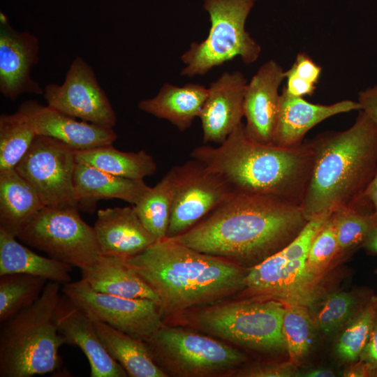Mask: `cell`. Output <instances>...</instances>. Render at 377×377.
<instances>
[{
  "mask_svg": "<svg viewBox=\"0 0 377 377\" xmlns=\"http://www.w3.org/2000/svg\"><path fill=\"white\" fill-rule=\"evenodd\" d=\"M308 220L279 197L236 192L175 240L239 266L259 263L288 244Z\"/></svg>",
  "mask_w": 377,
  "mask_h": 377,
  "instance_id": "1",
  "label": "cell"
},
{
  "mask_svg": "<svg viewBox=\"0 0 377 377\" xmlns=\"http://www.w3.org/2000/svg\"><path fill=\"white\" fill-rule=\"evenodd\" d=\"M126 260L159 300L163 319L216 304L244 288L247 270L165 237Z\"/></svg>",
  "mask_w": 377,
  "mask_h": 377,
  "instance_id": "2",
  "label": "cell"
},
{
  "mask_svg": "<svg viewBox=\"0 0 377 377\" xmlns=\"http://www.w3.org/2000/svg\"><path fill=\"white\" fill-rule=\"evenodd\" d=\"M238 192L272 195L301 207L309 185L313 151L309 141L293 147L256 142L241 123L218 147L190 153Z\"/></svg>",
  "mask_w": 377,
  "mask_h": 377,
  "instance_id": "3",
  "label": "cell"
},
{
  "mask_svg": "<svg viewBox=\"0 0 377 377\" xmlns=\"http://www.w3.org/2000/svg\"><path fill=\"white\" fill-rule=\"evenodd\" d=\"M313 163L301 205L309 221L348 205L377 173V126L362 110L344 131H327L309 140Z\"/></svg>",
  "mask_w": 377,
  "mask_h": 377,
  "instance_id": "4",
  "label": "cell"
},
{
  "mask_svg": "<svg viewBox=\"0 0 377 377\" xmlns=\"http://www.w3.org/2000/svg\"><path fill=\"white\" fill-rule=\"evenodd\" d=\"M61 291V283L48 281L33 304L1 323L0 377H31L59 368L65 341L55 314Z\"/></svg>",
  "mask_w": 377,
  "mask_h": 377,
  "instance_id": "5",
  "label": "cell"
},
{
  "mask_svg": "<svg viewBox=\"0 0 377 377\" xmlns=\"http://www.w3.org/2000/svg\"><path fill=\"white\" fill-rule=\"evenodd\" d=\"M256 1L203 0L211 23L209 34L205 40L192 42L181 56L185 66L180 75L188 77L204 75L237 57L246 65L257 61L261 46L245 29Z\"/></svg>",
  "mask_w": 377,
  "mask_h": 377,
  "instance_id": "6",
  "label": "cell"
},
{
  "mask_svg": "<svg viewBox=\"0 0 377 377\" xmlns=\"http://www.w3.org/2000/svg\"><path fill=\"white\" fill-rule=\"evenodd\" d=\"M285 303L248 300L216 303L195 311L191 323L217 338L255 350L272 353L285 348L282 322Z\"/></svg>",
  "mask_w": 377,
  "mask_h": 377,
  "instance_id": "7",
  "label": "cell"
},
{
  "mask_svg": "<svg viewBox=\"0 0 377 377\" xmlns=\"http://www.w3.org/2000/svg\"><path fill=\"white\" fill-rule=\"evenodd\" d=\"M145 341L154 361L168 376L230 374L246 361L243 353L223 342L164 323Z\"/></svg>",
  "mask_w": 377,
  "mask_h": 377,
  "instance_id": "8",
  "label": "cell"
},
{
  "mask_svg": "<svg viewBox=\"0 0 377 377\" xmlns=\"http://www.w3.org/2000/svg\"><path fill=\"white\" fill-rule=\"evenodd\" d=\"M78 210L45 207L17 238L80 270L89 268L101 251L94 226L80 217Z\"/></svg>",
  "mask_w": 377,
  "mask_h": 377,
  "instance_id": "9",
  "label": "cell"
},
{
  "mask_svg": "<svg viewBox=\"0 0 377 377\" xmlns=\"http://www.w3.org/2000/svg\"><path fill=\"white\" fill-rule=\"evenodd\" d=\"M169 171L173 186L169 238L188 230L237 192L219 174L194 158Z\"/></svg>",
  "mask_w": 377,
  "mask_h": 377,
  "instance_id": "10",
  "label": "cell"
},
{
  "mask_svg": "<svg viewBox=\"0 0 377 377\" xmlns=\"http://www.w3.org/2000/svg\"><path fill=\"white\" fill-rule=\"evenodd\" d=\"M75 150L52 138L37 135L15 167L45 207L77 208L73 186Z\"/></svg>",
  "mask_w": 377,
  "mask_h": 377,
  "instance_id": "11",
  "label": "cell"
},
{
  "mask_svg": "<svg viewBox=\"0 0 377 377\" xmlns=\"http://www.w3.org/2000/svg\"><path fill=\"white\" fill-rule=\"evenodd\" d=\"M61 292L94 321L106 323L143 341L163 324L159 304L151 300L98 292L82 279L63 284Z\"/></svg>",
  "mask_w": 377,
  "mask_h": 377,
  "instance_id": "12",
  "label": "cell"
},
{
  "mask_svg": "<svg viewBox=\"0 0 377 377\" xmlns=\"http://www.w3.org/2000/svg\"><path fill=\"white\" fill-rule=\"evenodd\" d=\"M47 105L75 118L113 128L116 113L91 66L76 57L61 84L50 83L43 94Z\"/></svg>",
  "mask_w": 377,
  "mask_h": 377,
  "instance_id": "13",
  "label": "cell"
},
{
  "mask_svg": "<svg viewBox=\"0 0 377 377\" xmlns=\"http://www.w3.org/2000/svg\"><path fill=\"white\" fill-rule=\"evenodd\" d=\"M318 279L308 269L306 258L287 260L280 250L247 269L244 288L255 295L306 306Z\"/></svg>",
  "mask_w": 377,
  "mask_h": 377,
  "instance_id": "14",
  "label": "cell"
},
{
  "mask_svg": "<svg viewBox=\"0 0 377 377\" xmlns=\"http://www.w3.org/2000/svg\"><path fill=\"white\" fill-rule=\"evenodd\" d=\"M39 47L37 36L16 30L0 13V92L4 97L15 101L24 94H43L31 75L39 61Z\"/></svg>",
  "mask_w": 377,
  "mask_h": 377,
  "instance_id": "15",
  "label": "cell"
},
{
  "mask_svg": "<svg viewBox=\"0 0 377 377\" xmlns=\"http://www.w3.org/2000/svg\"><path fill=\"white\" fill-rule=\"evenodd\" d=\"M285 71L273 59L264 63L247 83L244 96V128L251 140L272 144Z\"/></svg>",
  "mask_w": 377,
  "mask_h": 377,
  "instance_id": "16",
  "label": "cell"
},
{
  "mask_svg": "<svg viewBox=\"0 0 377 377\" xmlns=\"http://www.w3.org/2000/svg\"><path fill=\"white\" fill-rule=\"evenodd\" d=\"M247 80L239 71L224 72L210 83L200 110L204 143L221 144L241 124Z\"/></svg>",
  "mask_w": 377,
  "mask_h": 377,
  "instance_id": "17",
  "label": "cell"
},
{
  "mask_svg": "<svg viewBox=\"0 0 377 377\" xmlns=\"http://www.w3.org/2000/svg\"><path fill=\"white\" fill-rule=\"evenodd\" d=\"M17 110L26 117L37 135L54 138L75 150L112 145L117 138L113 128L77 120L34 100L24 101Z\"/></svg>",
  "mask_w": 377,
  "mask_h": 377,
  "instance_id": "18",
  "label": "cell"
},
{
  "mask_svg": "<svg viewBox=\"0 0 377 377\" xmlns=\"http://www.w3.org/2000/svg\"><path fill=\"white\" fill-rule=\"evenodd\" d=\"M56 322L65 343L77 346L90 366L91 377H126L128 374L105 348L94 321L64 294L56 310Z\"/></svg>",
  "mask_w": 377,
  "mask_h": 377,
  "instance_id": "19",
  "label": "cell"
},
{
  "mask_svg": "<svg viewBox=\"0 0 377 377\" xmlns=\"http://www.w3.org/2000/svg\"><path fill=\"white\" fill-rule=\"evenodd\" d=\"M94 228L103 256L127 259L156 242L140 220L133 205L98 210Z\"/></svg>",
  "mask_w": 377,
  "mask_h": 377,
  "instance_id": "20",
  "label": "cell"
},
{
  "mask_svg": "<svg viewBox=\"0 0 377 377\" xmlns=\"http://www.w3.org/2000/svg\"><path fill=\"white\" fill-rule=\"evenodd\" d=\"M360 110L357 101L343 100L330 105L316 104L290 94L283 87L272 144L285 147L300 145L308 131L321 121L338 114Z\"/></svg>",
  "mask_w": 377,
  "mask_h": 377,
  "instance_id": "21",
  "label": "cell"
},
{
  "mask_svg": "<svg viewBox=\"0 0 377 377\" xmlns=\"http://www.w3.org/2000/svg\"><path fill=\"white\" fill-rule=\"evenodd\" d=\"M73 186L78 209L90 214L101 200L119 199L135 205L150 188L143 179L114 175L79 162L74 170Z\"/></svg>",
  "mask_w": 377,
  "mask_h": 377,
  "instance_id": "22",
  "label": "cell"
},
{
  "mask_svg": "<svg viewBox=\"0 0 377 377\" xmlns=\"http://www.w3.org/2000/svg\"><path fill=\"white\" fill-rule=\"evenodd\" d=\"M207 95L208 88L200 84L179 87L165 83L155 96L140 101L138 108L184 131L199 117Z\"/></svg>",
  "mask_w": 377,
  "mask_h": 377,
  "instance_id": "23",
  "label": "cell"
},
{
  "mask_svg": "<svg viewBox=\"0 0 377 377\" xmlns=\"http://www.w3.org/2000/svg\"><path fill=\"white\" fill-rule=\"evenodd\" d=\"M81 273L82 279L98 292L126 298L151 300L159 304L157 295L125 258L101 255Z\"/></svg>",
  "mask_w": 377,
  "mask_h": 377,
  "instance_id": "24",
  "label": "cell"
},
{
  "mask_svg": "<svg viewBox=\"0 0 377 377\" xmlns=\"http://www.w3.org/2000/svg\"><path fill=\"white\" fill-rule=\"evenodd\" d=\"M45 207L15 168L0 171V229L17 237Z\"/></svg>",
  "mask_w": 377,
  "mask_h": 377,
  "instance_id": "25",
  "label": "cell"
},
{
  "mask_svg": "<svg viewBox=\"0 0 377 377\" xmlns=\"http://www.w3.org/2000/svg\"><path fill=\"white\" fill-rule=\"evenodd\" d=\"M72 267L36 253L18 242L15 236L0 229V276L23 273L63 285L71 281Z\"/></svg>",
  "mask_w": 377,
  "mask_h": 377,
  "instance_id": "26",
  "label": "cell"
},
{
  "mask_svg": "<svg viewBox=\"0 0 377 377\" xmlns=\"http://www.w3.org/2000/svg\"><path fill=\"white\" fill-rule=\"evenodd\" d=\"M97 333L108 353L131 377H167L154 361L145 341L94 321Z\"/></svg>",
  "mask_w": 377,
  "mask_h": 377,
  "instance_id": "27",
  "label": "cell"
},
{
  "mask_svg": "<svg viewBox=\"0 0 377 377\" xmlns=\"http://www.w3.org/2000/svg\"><path fill=\"white\" fill-rule=\"evenodd\" d=\"M75 160L112 175L134 179H144L157 169L154 159L145 150L126 152L112 145L75 150Z\"/></svg>",
  "mask_w": 377,
  "mask_h": 377,
  "instance_id": "28",
  "label": "cell"
},
{
  "mask_svg": "<svg viewBox=\"0 0 377 377\" xmlns=\"http://www.w3.org/2000/svg\"><path fill=\"white\" fill-rule=\"evenodd\" d=\"M332 217L339 252L364 242L377 226V213L363 194L352 203L334 210Z\"/></svg>",
  "mask_w": 377,
  "mask_h": 377,
  "instance_id": "29",
  "label": "cell"
},
{
  "mask_svg": "<svg viewBox=\"0 0 377 377\" xmlns=\"http://www.w3.org/2000/svg\"><path fill=\"white\" fill-rule=\"evenodd\" d=\"M172 198V180L168 171L133 205L140 220L156 241L167 237Z\"/></svg>",
  "mask_w": 377,
  "mask_h": 377,
  "instance_id": "30",
  "label": "cell"
},
{
  "mask_svg": "<svg viewBox=\"0 0 377 377\" xmlns=\"http://www.w3.org/2000/svg\"><path fill=\"white\" fill-rule=\"evenodd\" d=\"M48 281L23 273L0 276V323L33 304Z\"/></svg>",
  "mask_w": 377,
  "mask_h": 377,
  "instance_id": "31",
  "label": "cell"
},
{
  "mask_svg": "<svg viewBox=\"0 0 377 377\" xmlns=\"http://www.w3.org/2000/svg\"><path fill=\"white\" fill-rule=\"evenodd\" d=\"M36 134L19 110L0 115V171L15 168Z\"/></svg>",
  "mask_w": 377,
  "mask_h": 377,
  "instance_id": "32",
  "label": "cell"
},
{
  "mask_svg": "<svg viewBox=\"0 0 377 377\" xmlns=\"http://www.w3.org/2000/svg\"><path fill=\"white\" fill-rule=\"evenodd\" d=\"M282 335L290 360L296 364L308 353L313 340L311 316L306 305L284 302Z\"/></svg>",
  "mask_w": 377,
  "mask_h": 377,
  "instance_id": "33",
  "label": "cell"
},
{
  "mask_svg": "<svg viewBox=\"0 0 377 377\" xmlns=\"http://www.w3.org/2000/svg\"><path fill=\"white\" fill-rule=\"evenodd\" d=\"M376 314V306L375 303L371 304L346 326L337 343V352L341 359L354 361L360 357Z\"/></svg>",
  "mask_w": 377,
  "mask_h": 377,
  "instance_id": "34",
  "label": "cell"
},
{
  "mask_svg": "<svg viewBox=\"0 0 377 377\" xmlns=\"http://www.w3.org/2000/svg\"><path fill=\"white\" fill-rule=\"evenodd\" d=\"M350 293L337 292L327 295L317 306L313 323L325 334L341 327L349 318L355 305Z\"/></svg>",
  "mask_w": 377,
  "mask_h": 377,
  "instance_id": "35",
  "label": "cell"
},
{
  "mask_svg": "<svg viewBox=\"0 0 377 377\" xmlns=\"http://www.w3.org/2000/svg\"><path fill=\"white\" fill-rule=\"evenodd\" d=\"M339 253L332 213L319 230L308 251L306 266L311 273L316 276L324 270Z\"/></svg>",
  "mask_w": 377,
  "mask_h": 377,
  "instance_id": "36",
  "label": "cell"
},
{
  "mask_svg": "<svg viewBox=\"0 0 377 377\" xmlns=\"http://www.w3.org/2000/svg\"><path fill=\"white\" fill-rule=\"evenodd\" d=\"M330 214L320 215L306 223L295 237L281 250L287 260L306 258L313 240Z\"/></svg>",
  "mask_w": 377,
  "mask_h": 377,
  "instance_id": "37",
  "label": "cell"
},
{
  "mask_svg": "<svg viewBox=\"0 0 377 377\" xmlns=\"http://www.w3.org/2000/svg\"><path fill=\"white\" fill-rule=\"evenodd\" d=\"M232 374H236L237 376L248 377H291L298 376L295 364L291 362L254 366Z\"/></svg>",
  "mask_w": 377,
  "mask_h": 377,
  "instance_id": "38",
  "label": "cell"
},
{
  "mask_svg": "<svg viewBox=\"0 0 377 377\" xmlns=\"http://www.w3.org/2000/svg\"><path fill=\"white\" fill-rule=\"evenodd\" d=\"M288 70L301 80L317 85L322 73V67L307 54L299 53Z\"/></svg>",
  "mask_w": 377,
  "mask_h": 377,
  "instance_id": "39",
  "label": "cell"
},
{
  "mask_svg": "<svg viewBox=\"0 0 377 377\" xmlns=\"http://www.w3.org/2000/svg\"><path fill=\"white\" fill-rule=\"evenodd\" d=\"M285 75L286 84L284 88L290 94L304 97L305 96H312L315 92L317 85L301 80L288 69L285 71Z\"/></svg>",
  "mask_w": 377,
  "mask_h": 377,
  "instance_id": "40",
  "label": "cell"
},
{
  "mask_svg": "<svg viewBox=\"0 0 377 377\" xmlns=\"http://www.w3.org/2000/svg\"><path fill=\"white\" fill-rule=\"evenodd\" d=\"M358 103L361 110L377 126V84L358 93Z\"/></svg>",
  "mask_w": 377,
  "mask_h": 377,
  "instance_id": "41",
  "label": "cell"
},
{
  "mask_svg": "<svg viewBox=\"0 0 377 377\" xmlns=\"http://www.w3.org/2000/svg\"><path fill=\"white\" fill-rule=\"evenodd\" d=\"M362 360L377 367V314L368 341L360 355Z\"/></svg>",
  "mask_w": 377,
  "mask_h": 377,
  "instance_id": "42",
  "label": "cell"
},
{
  "mask_svg": "<svg viewBox=\"0 0 377 377\" xmlns=\"http://www.w3.org/2000/svg\"><path fill=\"white\" fill-rule=\"evenodd\" d=\"M363 195L371 203L377 213V173L367 186Z\"/></svg>",
  "mask_w": 377,
  "mask_h": 377,
  "instance_id": "43",
  "label": "cell"
},
{
  "mask_svg": "<svg viewBox=\"0 0 377 377\" xmlns=\"http://www.w3.org/2000/svg\"><path fill=\"white\" fill-rule=\"evenodd\" d=\"M364 243L368 250L377 253V226L371 230Z\"/></svg>",
  "mask_w": 377,
  "mask_h": 377,
  "instance_id": "44",
  "label": "cell"
},
{
  "mask_svg": "<svg viewBox=\"0 0 377 377\" xmlns=\"http://www.w3.org/2000/svg\"><path fill=\"white\" fill-rule=\"evenodd\" d=\"M304 376L306 377H334V373L327 369H314L306 372Z\"/></svg>",
  "mask_w": 377,
  "mask_h": 377,
  "instance_id": "45",
  "label": "cell"
}]
</instances>
